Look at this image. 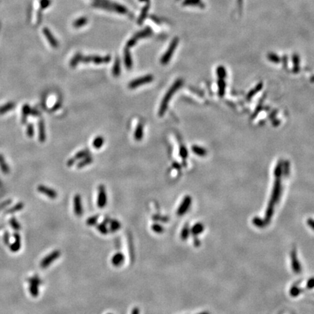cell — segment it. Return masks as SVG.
<instances>
[{
    "mask_svg": "<svg viewBox=\"0 0 314 314\" xmlns=\"http://www.w3.org/2000/svg\"><path fill=\"white\" fill-rule=\"evenodd\" d=\"M183 81L182 79H178L175 83L172 84V87L170 88V90L167 91L166 95H164V98L161 101L160 108H159V115L160 116H162L166 112L167 106H168L169 103H170L171 98L173 96L175 93L179 90V88L181 87V86L183 85Z\"/></svg>",
    "mask_w": 314,
    "mask_h": 314,
    "instance_id": "cell-1",
    "label": "cell"
},
{
    "mask_svg": "<svg viewBox=\"0 0 314 314\" xmlns=\"http://www.w3.org/2000/svg\"><path fill=\"white\" fill-rule=\"evenodd\" d=\"M152 34H153V31L151 28L149 26H147L146 28L143 30V31H139V32L136 33L133 36L132 38L129 39V40L127 42V45H126V48H130L132 47H133L134 45L136 44L137 42L139 39L145 38V37H148L150 36H151Z\"/></svg>",
    "mask_w": 314,
    "mask_h": 314,
    "instance_id": "cell-2",
    "label": "cell"
},
{
    "mask_svg": "<svg viewBox=\"0 0 314 314\" xmlns=\"http://www.w3.org/2000/svg\"><path fill=\"white\" fill-rule=\"evenodd\" d=\"M178 42H179V39L178 37H175L172 39V42L170 43V46H169L168 49L165 52L164 55L161 57V63L162 65H166L167 63H168L171 60V58H172V55H173L175 50H176L177 47H178Z\"/></svg>",
    "mask_w": 314,
    "mask_h": 314,
    "instance_id": "cell-3",
    "label": "cell"
},
{
    "mask_svg": "<svg viewBox=\"0 0 314 314\" xmlns=\"http://www.w3.org/2000/svg\"><path fill=\"white\" fill-rule=\"evenodd\" d=\"M153 80V75H146V76L140 77V78L136 79H134L131 82H129V87L130 89H135V88L138 87L139 86L143 85V84L151 83L152 81Z\"/></svg>",
    "mask_w": 314,
    "mask_h": 314,
    "instance_id": "cell-4",
    "label": "cell"
},
{
    "mask_svg": "<svg viewBox=\"0 0 314 314\" xmlns=\"http://www.w3.org/2000/svg\"><path fill=\"white\" fill-rule=\"evenodd\" d=\"M107 204V194L106 188L101 185L98 187V195H97V204L100 208H103Z\"/></svg>",
    "mask_w": 314,
    "mask_h": 314,
    "instance_id": "cell-5",
    "label": "cell"
},
{
    "mask_svg": "<svg viewBox=\"0 0 314 314\" xmlns=\"http://www.w3.org/2000/svg\"><path fill=\"white\" fill-rule=\"evenodd\" d=\"M191 202H192V199H191L190 196H185L183 202H182L180 205L179 206V207L178 209V211H177L178 215L183 216L184 214H185L186 212H188V210H189L190 206H191Z\"/></svg>",
    "mask_w": 314,
    "mask_h": 314,
    "instance_id": "cell-6",
    "label": "cell"
},
{
    "mask_svg": "<svg viewBox=\"0 0 314 314\" xmlns=\"http://www.w3.org/2000/svg\"><path fill=\"white\" fill-rule=\"evenodd\" d=\"M61 255V252L59 250H55V251L52 252V253H50V255H48V256L45 257L44 259H43L42 263H41V266L43 268H47L52 263H53L56 259H58V257Z\"/></svg>",
    "mask_w": 314,
    "mask_h": 314,
    "instance_id": "cell-7",
    "label": "cell"
},
{
    "mask_svg": "<svg viewBox=\"0 0 314 314\" xmlns=\"http://www.w3.org/2000/svg\"><path fill=\"white\" fill-rule=\"evenodd\" d=\"M74 211L76 216L81 217L83 215V206L82 204V199L80 195L76 194L74 198Z\"/></svg>",
    "mask_w": 314,
    "mask_h": 314,
    "instance_id": "cell-8",
    "label": "cell"
},
{
    "mask_svg": "<svg viewBox=\"0 0 314 314\" xmlns=\"http://www.w3.org/2000/svg\"><path fill=\"white\" fill-rule=\"evenodd\" d=\"M38 189V191H39V192L43 193V194H44L45 196H48L49 198H50L52 199H55L56 197L58 196V193H56V191H55V190L50 189V188H48V187H46V186H44V185H39L38 189Z\"/></svg>",
    "mask_w": 314,
    "mask_h": 314,
    "instance_id": "cell-9",
    "label": "cell"
},
{
    "mask_svg": "<svg viewBox=\"0 0 314 314\" xmlns=\"http://www.w3.org/2000/svg\"><path fill=\"white\" fill-rule=\"evenodd\" d=\"M43 33H44L45 37L48 39V42L50 43V45H51L52 48H57L58 47V44H58V41L56 40V39L54 37V36L52 34L51 32H50V30H49L48 28H44V29H43Z\"/></svg>",
    "mask_w": 314,
    "mask_h": 314,
    "instance_id": "cell-10",
    "label": "cell"
},
{
    "mask_svg": "<svg viewBox=\"0 0 314 314\" xmlns=\"http://www.w3.org/2000/svg\"><path fill=\"white\" fill-rule=\"evenodd\" d=\"M39 140L41 143H44L46 140V135H45V126L44 122L42 119H40L39 122Z\"/></svg>",
    "mask_w": 314,
    "mask_h": 314,
    "instance_id": "cell-11",
    "label": "cell"
},
{
    "mask_svg": "<svg viewBox=\"0 0 314 314\" xmlns=\"http://www.w3.org/2000/svg\"><path fill=\"white\" fill-rule=\"evenodd\" d=\"M150 5H151V2H150L146 3L143 8L142 9V12H141L140 16V17H139V18L138 20V23L139 24V25H142V23H143L145 19L146 18V17H147L148 10H149V9H150Z\"/></svg>",
    "mask_w": 314,
    "mask_h": 314,
    "instance_id": "cell-12",
    "label": "cell"
},
{
    "mask_svg": "<svg viewBox=\"0 0 314 314\" xmlns=\"http://www.w3.org/2000/svg\"><path fill=\"white\" fill-rule=\"evenodd\" d=\"M125 260V256L121 252H117L114 255L111 259V263L114 266H121Z\"/></svg>",
    "mask_w": 314,
    "mask_h": 314,
    "instance_id": "cell-13",
    "label": "cell"
},
{
    "mask_svg": "<svg viewBox=\"0 0 314 314\" xmlns=\"http://www.w3.org/2000/svg\"><path fill=\"white\" fill-rule=\"evenodd\" d=\"M125 63L127 69H131L132 66V60L131 54L129 52V48H125Z\"/></svg>",
    "mask_w": 314,
    "mask_h": 314,
    "instance_id": "cell-14",
    "label": "cell"
},
{
    "mask_svg": "<svg viewBox=\"0 0 314 314\" xmlns=\"http://www.w3.org/2000/svg\"><path fill=\"white\" fill-rule=\"evenodd\" d=\"M31 109L28 104H25L22 108V123L26 124L27 121V117L29 114H31Z\"/></svg>",
    "mask_w": 314,
    "mask_h": 314,
    "instance_id": "cell-15",
    "label": "cell"
},
{
    "mask_svg": "<svg viewBox=\"0 0 314 314\" xmlns=\"http://www.w3.org/2000/svg\"><path fill=\"white\" fill-rule=\"evenodd\" d=\"M15 106H16V104L13 102H9L4 105V106H1L0 107V115L6 114V113L9 112L10 111L12 110L15 108Z\"/></svg>",
    "mask_w": 314,
    "mask_h": 314,
    "instance_id": "cell-16",
    "label": "cell"
},
{
    "mask_svg": "<svg viewBox=\"0 0 314 314\" xmlns=\"http://www.w3.org/2000/svg\"><path fill=\"white\" fill-rule=\"evenodd\" d=\"M184 6H198L201 7H204V4L202 2L201 0H184L183 2Z\"/></svg>",
    "mask_w": 314,
    "mask_h": 314,
    "instance_id": "cell-17",
    "label": "cell"
},
{
    "mask_svg": "<svg viewBox=\"0 0 314 314\" xmlns=\"http://www.w3.org/2000/svg\"><path fill=\"white\" fill-rule=\"evenodd\" d=\"M143 137V126L139 124L135 132V138L137 141H140Z\"/></svg>",
    "mask_w": 314,
    "mask_h": 314,
    "instance_id": "cell-18",
    "label": "cell"
},
{
    "mask_svg": "<svg viewBox=\"0 0 314 314\" xmlns=\"http://www.w3.org/2000/svg\"><path fill=\"white\" fill-rule=\"evenodd\" d=\"M191 149H192L193 153L196 154V155L200 156V157H204V156L206 155V150L205 148L200 147V146H196V145L193 146Z\"/></svg>",
    "mask_w": 314,
    "mask_h": 314,
    "instance_id": "cell-19",
    "label": "cell"
},
{
    "mask_svg": "<svg viewBox=\"0 0 314 314\" xmlns=\"http://www.w3.org/2000/svg\"><path fill=\"white\" fill-rule=\"evenodd\" d=\"M217 84H218V93H219L220 96L223 97V95H225L226 84H225V81L223 79H218Z\"/></svg>",
    "mask_w": 314,
    "mask_h": 314,
    "instance_id": "cell-20",
    "label": "cell"
},
{
    "mask_svg": "<svg viewBox=\"0 0 314 314\" xmlns=\"http://www.w3.org/2000/svg\"><path fill=\"white\" fill-rule=\"evenodd\" d=\"M87 22L88 19L86 17H81V18L74 20V23H73V26H74V28L82 27V26H85L86 24L87 23Z\"/></svg>",
    "mask_w": 314,
    "mask_h": 314,
    "instance_id": "cell-21",
    "label": "cell"
},
{
    "mask_svg": "<svg viewBox=\"0 0 314 314\" xmlns=\"http://www.w3.org/2000/svg\"><path fill=\"white\" fill-rule=\"evenodd\" d=\"M292 62L294 66H293V72L298 73L300 71V57L298 54H294L292 55Z\"/></svg>",
    "mask_w": 314,
    "mask_h": 314,
    "instance_id": "cell-22",
    "label": "cell"
},
{
    "mask_svg": "<svg viewBox=\"0 0 314 314\" xmlns=\"http://www.w3.org/2000/svg\"><path fill=\"white\" fill-rule=\"evenodd\" d=\"M113 74L115 77H118L121 73V67H120V61L119 58H116L114 62V67H113Z\"/></svg>",
    "mask_w": 314,
    "mask_h": 314,
    "instance_id": "cell-23",
    "label": "cell"
},
{
    "mask_svg": "<svg viewBox=\"0 0 314 314\" xmlns=\"http://www.w3.org/2000/svg\"><path fill=\"white\" fill-rule=\"evenodd\" d=\"M283 174V161H279L276 164L275 170H274V175L275 178H281Z\"/></svg>",
    "mask_w": 314,
    "mask_h": 314,
    "instance_id": "cell-24",
    "label": "cell"
},
{
    "mask_svg": "<svg viewBox=\"0 0 314 314\" xmlns=\"http://www.w3.org/2000/svg\"><path fill=\"white\" fill-rule=\"evenodd\" d=\"M104 143V138L102 136H97L94 139L93 142V146L96 149H99L103 146Z\"/></svg>",
    "mask_w": 314,
    "mask_h": 314,
    "instance_id": "cell-25",
    "label": "cell"
},
{
    "mask_svg": "<svg viewBox=\"0 0 314 314\" xmlns=\"http://www.w3.org/2000/svg\"><path fill=\"white\" fill-rule=\"evenodd\" d=\"M203 230H204V227H203L202 224L201 223H196L191 228V234H192L193 236H196L202 232Z\"/></svg>",
    "mask_w": 314,
    "mask_h": 314,
    "instance_id": "cell-26",
    "label": "cell"
},
{
    "mask_svg": "<svg viewBox=\"0 0 314 314\" xmlns=\"http://www.w3.org/2000/svg\"><path fill=\"white\" fill-rule=\"evenodd\" d=\"M0 168L4 173L7 174L10 171V169H9L8 165L7 164L6 161H5V159H4L3 156L2 154H0Z\"/></svg>",
    "mask_w": 314,
    "mask_h": 314,
    "instance_id": "cell-27",
    "label": "cell"
},
{
    "mask_svg": "<svg viewBox=\"0 0 314 314\" xmlns=\"http://www.w3.org/2000/svg\"><path fill=\"white\" fill-rule=\"evenodd\" d=\"M262 88H263V83H261L260 82V83H259L258 84H257V85L255 88H253L252 90H250L249 93H248V95H247V99L248 100L251 99L252 97L254 95H255V94H257V93H258V92L260 91Z\"/></svg>",
    "mask_w": 314,
    "mask_h": 314,
    "instance_id": "cell-28",
    "label": "cell"
},
{
    "mask_svg": "<svg viewBox=\"0 0 314 314\" xmlns=\"http://www.w3.org/2000/svg\"><path fill=\"white\" fill-rule=\"evenodd\" d=\"M121 228V224L116 220H111L110 221V231L111 232H115Z\"/></svg>",
    "mask_w": 314,
    "mask_h": 314,
    "instance_id": "cell-29",
    "label": "cell"
},
{
    "mask_svg": "<svg viewBox=\"0 0 314 314\" xmlns=\"http://www.w3.org/2000/svg\"><path fill=\"white\" fill-rule=\"evenodd\" d=\"M82 55L80 54V53H76L75 55L74 56V57L72 58V59L70 61V66L71 67H76L77 65H78V63H79L80 61H81V57H82Z\"/></svg>",
    "mask_w": 314,
    "mask_h": 314,
    "instance_id": "cell-30",
    "label": "cell"
},
{
    "mask_svg": "<svg viewBox=\"0 0 314 314\" xmlns=\"http://www.w3.org/2000/svg\"><path fill=\"white\" fill-rule=\"evenodd\" d=\"M93 161V158L90 157V156H88V157L84 158L83 160H82V161H80V162L77 164V167H78V168H81V167L87 166V165L90 164V163H92V161Z\"/></svg>",
    "mask_w": 314,
    "mask_h": 314,
    "instance_id": "cell-31",
    "label": "cell"
},
{
    "mask_svg": "<svg viewBox=\"0 0 314 314\" xmlns=\"http://www.w3.org/2000/svg\"><path fill=\"white\" fill-rule=\"evenodd\" d=\"M88 156H90L89 150H84V151H79V153H77L76 155L74 156V159L75 161H76L77 159H84V158L87 157H88Z\"/></svg>",
    "mask_w": 314,
    "mask_h": 314,
    "instance_id": "cell-32",
    "label": "cell"
},
{
    "mask_svg": "<svg viewBox=\"0 0 314 314\" xmlns=\"http://www.w3.org/2000/svg\"><path fill=\"white\" fill-rule=\"evenodd\" d=\"M217 74L219 79H224L225 76H226V71H225V68L222 66V65L218 66L217 69Z\"/></svg>",
    "mask_w": 314,
    "mask_h": 314,
    "instance_id": "cell-33",
    "label": "cell"
},
{
    "mask_svg": "<svg viewBox=\"0 0 314 314\" xmlns=\"http://www.w3.org/2000/svg\"><path fill=\"white\" fill-rule=\"evenodd\" d=\"M267 57H268V59L270 61L273 62V63H279L280 61H281V60H280V58L275 53H271V52H270V53H268V55H267Z\"/></svg>",
    "mask_w": 314,
    "mask_h": 314,
    "instance_id": "cell-34",
    "label": "cell"
},
{
    "mask_svg": "<svg viewBox=\"0 0 314 314\" xmlns=\"http://www.w3.org/2000/svg\"><path fill=\"white\" fill-rule=\"evenodd\" d=\"M189 234H190V230H189V226H188V225H186L184 226V228H183V230H182V232H181V235H180V236H181V238L183 240H186L188 238V237H189Z\"/></svg>",
    "mask_w": 314,
    "mask_h": 314,
    "instance_id": "cell-35",
    "label": "cell"
},
{
    "mask_svg": "<svg viewBox=\"0 0 314 314\" xmlns=\"http://www.w3.org/2000/svg\"><path fill=\"white\" fill-rule=\"evenodd\" d=\"M151 228L157 234H162L164 232V228L159 224H157V223H155V224L152 225Z\"/></svg>",
    "mask_w": 314,
    "mask_h": 314,
    "instance_id": "cell-36",
    "label": "cell"
},
{
    "mask_svg": "<svg viewBox=\"0 0 314 314\" xmlns=\"http://www.w3.org/2000/svg\"><path fill=\"white\" fill-rule=\"evenodd\" d=\"M97 219H98V215L92 216V217H89L87 220L86 223H87V225H94L97 223Z\"/></svg>",
    "mask_w": 314,
    "mask_h": 314,
    "instance_id": "cell-37",
    "label": "cell"
},
{
    "mask_svg": "<svg viewBox=\"0 0 314 314\" xmlns=\"http://www.w3.org/2000/svg\"><path fill=\"white\" fill-rule=\"evenodd\" d=\"M97 229L102 234H107L108 232V228H107L106 225L105 224V223H101V224H99L97 226Z\"/></svg>",
    "mask_w": 314,
    "mask_h": 314,
    "instance_id": "cell-38",
    "label": "cell"
},
{
    "mask_svg": "<svg viewBox=\"0 0 314 314\" xmlns=\"http://www.w3.org/2000/svg\"><path fill=\"white\" fill-rule=\"evenodd\" d=\"M34 125L32 124H29L27 127V129H26V134H27V136L29 138H32L34 136Z\"/></svg>",
    "mask_w": 314,
    "mask_h": 314,
    "instance_id": "cell-39",
    "label": "cell"
},
{
    "mask_svg": "<svg viewBox=\"0 0 314 314\" xmlns=\"http://www.w3.org/2000/svg\"><path fill=\"white\" fill-rule=\"evenodd\" d=\"M293 268L295 272H299L300 270V265L298 263V259L296 260V256L295 255H293Z\"/></svg>",
    "mask_w": 314,
    "mask_h": 314,
    "instance_id": "cell-40",
    "label": "cell"
},
{
    "mask_svg": "<svg viewBox=\"0 0 314 314\" xmlns=\"http://www.w3.org/2000/svg\"><path fill=\"white\" fill-rule=\"evenodd\" d=\"M283 173L284 175H288L289 173V163L286 161L283 163Z\"/></svg>",
    "mask_w": 314,
    "mask_h": 314,
    "instance_id": "cell-41",
    "label": "cell"
},
{
    "mask_svg": "<svg viewBox=\"0 0 314 314\" xmlns=\"http://www.w3.org/2000/svg\"><path fill=\"white\" fill-rule=\"evenodd\" d=\"M40 7L42 9H46L50 6L51 4L50 0H40Z\"/></svg>",
    "mask_w": 314,
    "mask_h": 314,
    "instance_id": "cell-42",
    "label": "cell"
},
{
    "mask_svg": "<svg viewBox=\"0 0 314 314\" xmlns=\"http://www.w3.org/2000/svg\"><path fill=\"white\" fill-rule=\"evenodd\" d=\"M180 156H181L183 159H185V158H187L188 151H187V149H186V148L184 147V146H182L181 148H180Z\"/></svg>",
    "mask_w": 314,
    "mask_h": 314,
    "instance_id": "cell-43",
    "label": "cell"
},
{
    "mask_svg": "<svg viewBox=\"0 0 314 314\" xmlns=\"http://www.w3.org/2000/svg\"><path fill=\"white\" fill-rule=\"evenodd\" d=\"M308 287L309 288H313L314 287V279H311L308 282Z\"/></svg>",
    "mask_w": 314,
    "mask_h": 314,
    "instance_id": "cell-44",
    "label": "cell"
},
{
    "mask_svg": "<svg viewBox=\"0 0 314 314\" xmlns=\"http://www.w3.org/2000/svg\"><path fill=\"white\" fill-rule=\"evenodd\" d=\"M151 19H152V20H153V21H154V22H155V23H157H157H158V24H159V23H160V21H159V19H158V18H156V17H155V16H151Z\"/></svg>",
    "mask_w": 314,
    "mask_h": 314,
    "instance_id": "cell-45",
    "label": "cell"
},
{
    "mask_svg": "<svg viewBox=\"0 0 314 314\" xmlns=\"http://www.w3.org/2000/svg\"><path fill=\"white\" fill-rule=\"evenodd\" d=\"M308 223L309 224V225L312 228L314 229V221H313V220H309L308 222Z\"/></svg>",
    "mask_w": 314,
    "mask_h": 314,
    "instance_id": "cell-46",
    "label": "cell"
},
{
    "mask_svg": "<svg viewBox=\"0 0 314 314\" xmlns=\"http://www.w3.org/2000/svg\"><path fill=\"white\" fill-rule=\"evenodd\" d=\"M132 314H139V309L138 308H133L132 311Z\"/></svg>",
    "mask_w": 314,
    "mask_h": 314,
    "instance_id": "cell-47",
    "label": "cell"
},
{
    "mask_svg": "<svg viewBox=\"0 0 314 314\" xmlns=\"http://www.w3.org/2000/svg\"><path fill=\"white\" fill-rule=\"evenodd\" d=\"M283 61H284V65H286V66H287V56H284V57H283Z\"/></svg>",
    "mask_w": 314,
    "mask_h": 314,
    "instance_id": "cell-48",
    "label": "cell"
},
{
    "mask_svg": "<svg viewBox=\"0 0 314 314\" xmlns=\"http://www.w3.org/2000/svg\"><path fill=\"white\" fill-rule=\"evenodd\" d=\"M194 244L196 247H198V246H199V244H200V242H199V241L197 239V238H195L194 239Z\"/></svg>",
    "mask_w": 314,
    "mask_h": 314,
    "instance_id": "cell-49",
    "label": "cell"
},
{
    "mask_svg": "<svg viewBox=\"0 0 314 314\" xmlns=\"http://www.w3.org/2000/svg\"><path fill=\"white\" fill-rule=\"evenodd\" d=\"M238 6H239V7H242V0H238Z\"/></svg>",
    "mask_w": 314,
    "mask_h": 314,
    "instance_id": "cell-50",
    "label": "cell"
},
{
    "mask_svg": "<svg viewBox=\"0 0 314 314\" xmlns=\"http://www.w3.org/2000/svg\"><path fill=\"white\" fill-rule=\"evenodd\" d=\"M140 2H144L147 3V2H150V0H139Z\"/></svg>",
    "mask_w": 314,
    "mask_h": 314,
    "instance_id": "cell-51",
    "label": "cell"
},
{
    "mask_svg": "<svg viewBox=\"0 0 314 314\" xmlns=\"http://www.w3.org/2000/svg\"><path fill=\"white\" fill-rule=\"evenodd\" d=\"M311 82H314V76H313V77H311Z\"/></svg>",
    "mask_w": 314,
    "mask_h": 314,
    "instance_id": "cell-52",
    "label": "cell"
},
{
    "mask_svg": "<svg viewBox=\"0 0 314 314\" xmlns=\"http://www.w3.org/2000/svg\"><path fill=\"white\" fill-rule=\"evenodd\" d=\"M108 314H111V313H108Z\"/></svg>",
    "mask_w": 314,
    "mask_h": 314,
    "instance_id": "cell-53",
    "label": "cell"
}]
</instances>
